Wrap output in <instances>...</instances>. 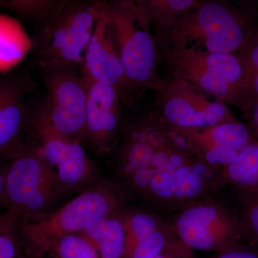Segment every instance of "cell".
I'll return each mask as SVG.
<instances>
[{
	"label": "cell",
	"instance_id": "cell-1",
	"mask_svg": "<svg viewBox=\"0 0 258 258\" xmlns=\"http://www.w3.org/2000/svg\"><path fill=\"white\" fill-rule=\"evenodd\" d=\"M109 192L101 185L85 191L53 212L24 217L16 222L19 243L37 258L50 252L61 239L83 232L113 208Z\"/></svg>",
	"mask_w": 258,
	"mask_h": 258
},
{
	"label": "cell",
	"instance_id": "cell-2",
	"mask_svg": "<svg viewBox=\"0 0 258 258\" xmlns=\"http://www.w3.org/2000/svg\"><path fill=\"white\" fill-rule=\"evenodd\" d=\"M97 16L96 2L68 1L37 27L32 52L40 69L81 67Z\"/></svg>",
	"mask_w": 258,
	"mask_h": 258
},
{
	"label": "cell",
	"instance_id": "cell-3",
	"mask_svg": "<svg viewBox=\"0 0 258 258\" xmlns=\"http://www.w3.org/2000/svg\"><path fill=\"white\" fill-rule=\"evenodd\" d=\"M5 169L7 213L16 219L44 213L60 193L57 174L40 148H15Z\"/></svg>",
	"mask_w": 258,
	"mask_h": 258
},
{
	"label": "cell",
	"instance_id": "cell-4",
	"mask_svg": "<svg viewBox=\"0 0 258 258\" xmlns=\"http://www.w3.org/2000/svg\"><path fill=\"white\" fill-rule=\"evenodd\" d=\"M46 88L45 105L42 107L47 119L60 133L80 142L86 130L88 87L81 67L41 69Z\"/></svg>",
	"mask_w": 258,
	"mask_h": 258
},
{
	"label": "cell",
	"instance_id": "cell-5",
	"mask_svg": "<svg viewBox=\"0 0 258 258\" xmlns=\"http://www.w3.org/2000/svg\"><path fill=\"white\" fill-rule=\"evenodd\" d=\"M113 38L125 79L145 85L152 79L157 54L152 35L146 28L143 11L133 3L109 5Z\"/></svg>",
	"mask_w": 258,
	"mask_h": 258
},
{
	"label": "cell",
	"instance_id": "cell-6",
	"mask_svg": "<svg viewBox=\"0 0 258 258\" xmlns=\"http://www.w3.org/2000/svg\"><path fill=\"white\" fill-rule=\"evenodd\" d=\"M96 23L81 66L85 79L113 86L125 81L124 71L115 47L109 5L96 1Z\"/></svg>",
	"mask_w": 258,
	"mask_h": 258
},
{
	"label": "cell",
	"instance_id": "cell-7",
	"mask_svg": "<svg viewBox=\"0 0 258 258\" xmlns=\"http://www.w3.org/2000/svg\"><path fill=\"white\" fill-rule=\"evenodd\" d=\"M30 78L21 74H0V153L10 154L30 125L25 101L35 88Z\"/></svg>",
	"mask_w": 258,
	"mask_h": 258
},
{
	"label": "cell",
	"instance_id": "cell-8",
	"mask_svg": "<svg viewBox=\"0 0 258 258\" xmlns=\"http://www.w3.org/2000/svg\"><path fill=\"white\" fill-rule=\"evenodd\" d=\"M198 24L210 53H233L242 48L249 37L244 19L217 3L200 8Z\"/></svg>",
	"mask_w": 258,
	"mask_h": 258
},
{
	"label": "cell",
	"instance_id": "cell-9",
	"mask_svg": "<svg viewBox=\"0 0 258 258\" xmlns=\"http://www.w3.org/2000/svg\"><path fill=\"white\" fill-rule=\"evenodd\" d=\"M84 79L88 87L84 139L96 149H103L118 125V92L113 86Z\"/></svg>",
	"mask_w": 258,
	"mask_h": 258
},
{
	"label": "cell",
	"instance_id": "cell-10",
	"mask_svg": "<svg viewBox=\"0 0 258 258\" xmlns=\"http://www.w3.org/2000/svg\"><path fill=\"white\" fill-rule=\"evenodd\" d=\"M225 105L219 102L209 103L198 108L182 97H174L164 106V114L168 121L186 128L213 126L227 115Z\"/></svg>",
	"mask_w": 258,
	"mask_h": 258
},
{
	"label": "cell",
	"instance_id": "cell-11",
	"mask_svg": "<svg viewBox=\"0 0 258 258\" xmlns=\"http://www.w3.org/2000/svg\"><path fill=\"white\" fill-rule=\"evenodd\" d=\"M217 215L216 210L210 206H197L186 210L176 223L184 243L198 250L211 249L215 244L211 227Z\"/></svg>",
	"mask_w": 258,
	"mask_h": 258
},
{
	"label": "cell",
	"instance_id": "cell-12",
	"mask_svg": "<svg viewBox=\"0 0 258 258\" xmlns=\"http://www.w3.org/2000/svg\"><path fill=\"white\" fill-rule=\"evenodd\" d=\"M32 40L17 19L0 14V74L16 67L32 50Z\"/></svg>",
	"mask_w": 258,
	"mask_h": 258
},
{
	"label": "cell",
	"instance_id": "cell-13",
	"mask_svg": "<svg viewBox=\"0 0 258 258\" xmlns=\"http://www.w3.org/2000/svg\"><path fill=\"white\" fill-rule=\"evenodd\" d=\"M98 249L101 258H121L124 250V226L108 216L90 222L81 232Z\"/></svg>",
	"mask_w": 258,
	"mask_h": 258
},
{
	"label": "cell",
	"instance_id": "cell-14",
	"mask_svg": "<svg viewBox=\"0 0 258 258\" xmlns=\"http://www.w3.org/2000/svg\"><path fill=\"white\" fill-rule=\"evenodd\" d=\"M61 184L76 186L85 184L92 175L93 165L80 142L71 140L57 164Z\"/></svg>",
	"mask_w": 258,
	"mask_h": 258
},
{
	"label": "cell",
	"instance_id": "cell-15",
	"mask_svg": "<svg viewBox=\"0 0 258 258\" xmlns=\"http://www.w3.org/2000/svg\"><path fill=\"white\" fill-rule=\"evenodd\" d=\"M205 74L219 80L234 91L242 93L244 71L240 57L233 53H210L205 60Z\"/></svg>",
	"mask_w": 258,
	"mask_h": 258
},
{
	"label": "cell",
	"instance_id": "cell-16",
	"mask_svg": "<svg viewBox=\"0 0 258 258\" xmlns=\"http://www.w3.org/2000/svg\"><path fill=\"white\" fill-rule=\"evenodd\" d=\"M66 0H5L0 7L13 11L33 22L36 26L42 25L60 9Z\"/></svg>",
	"mask_w": 258,
	"mask_h": 258
},
{
	"label": "cell",
	"instance_id": "cell-17",
	"mask_svg": "<svg viewBox=\"0 0 258 258\" xmlns=\"http://www.w3.org/2000/svg\"><path fill=\"white\" fill-rule=\"evenodd\" d=\"M227 174L236 184L251 189L258 188V143L251 142L227 166Z\"/></svg>",
	"mask_w": 258,
	"mask_h": 258
},
{
	"label": "cell",
	"instance_id": "cell-18",
	"mask_svg": "<svg viewBox=\"0 0 258 258\" xmlns=\"http://www.w3.org/2000/svg\"><path fill=\"white\" fill-rule=\"evenodd\" d=\"M212 138L215 145L230 148L240 154L251 143L248 129L236 121L217 125L212 131Z\"/></svg>",
	"mask_w": 258,
	"mask_h": 258
},
{
	"label": "cell",
	"instance_id": "cell-19",
	"mask_svg": "<svg viewBox=\"0 0 258 258\" xmlns=\"http://www.w3.org/2000/svg\"><path fill=\"white\" fill-rule=\"evenodd\" d=\"M57 258H101L92 242L82 235H71L61 239L50 252Z\"/></svg>",
	"mask_w": 258,
	"mask_h": 258
},
{
	"label": "cell",
	"instance_id": "cell-20",
	"mask_svg": "<svg viewBox=\"0 0 258 258\" xmlns=\"http://www.w3.org/2000/svg\"><path fill=\"white\" fill-rule=\"evenodd\" d=\"M203 187V179L193 167L182 166L174 174L173 195L176 198H196Z\"/></svg>",
	"mask_w": 258,
	"mask_h": 258
},
{
	"label": "cell",
	"instance_id": "cell-21",
	"mask_svg": "<svg viewBox=\"0 0 258 258\" xmlns=\"http://www.w3.org/2000/svg\"><path fill=\"white\" fill-rule=\"evenodd\" d=\"M16 222V219L7 212L0 215V258L20 257Z\"/></svg>",
	"mask_w": 258,
	"mask_h": 258
},
{
	"label": "cell",
	"instance_id": "cell-22",
	"mask_svg": "<svg viewBox=\"0 0 258 258\" xmlns=\"http://www.w3.org/2000/svg\"><path fill=\"white\" fill-rule=\"evenodd\" d=\"M155 220L151 215L139 213L134 215L129 221V238L125 241L123 255L130 254L136 244L152 235L156 230Z\"/></svg>",
	"mask_w": 258,
	"mask_h": 258
},
{
	"label": "cell",
	"instance_id": "cell-23",
	"mask_svg": "<svg viewBox=\"0 0 258 258\" xmlns=\"http://www.w3.org/2000/svg\"><path fill=\"white\" fill-rule=\"evenodd\" d=\"M154 156L152 148L145 142H136L130 144L125 153V170L135 173L141 169L150 167Z\"/></svg>",
	"mask_w": 258,
	"mask_h": 258
},
{
	"label": "cell",
	"instance_id": "cell-24",
	"mask_svg": "<svg viewBox=\"0 0 258 258\" xmlns=\"http://www.w3.org/2000/svg\"><path fill=\"white\" fill-rule=\"evenodd\" d=\"M164 238L160 232L155 231L147 238L138 242L128 254L129 258H154L161 253Z\"/></svg>",
	"mask_w": 258,
	"mask_h": 258
},
{
	"label": "cell",
	"instance_id": "cell-25",
	"mask_svg": "<svg viewBox=\"0 0 258 258\" xmlns=\"http://www.w3.org/2000/svg\"><path fill=\"white\" fill-rule=\"evenodd\" d=\"M242 48L244 52L240 58L243 66L245 80L258 71V35L249 37Z\"/></svg>",
	"mask_w": 258,
	"mask_h": 258
},
{
	"label": "cell",
	"instance_id": "cell-26",
	"mask_svg": "<svg viewBox=\"0 0 258 258\" xmlns=\"http://www.w3.org/2000/svg\"><path fill=\"white\" fill-rule=\"evenodd\" d=\"M174 174L157 173L149 185L153 192L160 198H170L173 195Z\"/></svg>",
	"mask_w": 258,
	"mask_h": 258
},
{
	"label": "cell",
	"instance_id": "cell-27",
	"mask_svg": "<svg viewBox=\"0 0 258 258\" xmlns=\"http://www.w3.org/2000/svg\"><path fill=\"white\" fill-rule=\"evenodd\" d=\"M240 153L234 149L220 145H214V147L207 153L206 159L210 164H220L229 166L233 162Z\"/></svg>",
	"mask_w": 258,
	"mask_h": 258
},
{
	"label": "cell",
	"instance_id": "cell-28",
	"mask_svg": "<svg viewBox=\"0 0 258 258\" xmlns=\"http://www.w3.org/2000/svg\"><path fill=\"white\" fill-rule=\"evenodd\" d=\"M241 98L253 103L258 100V71L244 80Z\"/></svg>",
	"mask_w": 258,
	"mask_h": 258
},
{
	"label": "cell",
	"instance_id": "cell-29",
	"mask_svg": "<svg viewBox=\"0 0 258 258\" xmlns=\"http://www.w3.org/2000/svg\"><path fill=\"white\" fill-rule=\"evenodd\" d=\"M152 166L157 173H167L174 174L177 169L171 165L169 158L163 152H157L154 154L153 158Z\"/></svg>",
	"mask_w": 258,
	"mask_h": 258
},
{
	"label": "cell",
	"instance_id": "cell-30",
	"mask_svg": "<svg viewBox=\"0 0 258 258\" xmlns=\"http://www.w3.org/2000/svg\"><path fill=\"white\" fill-rule=\"evenodd\" d=\"M157 174V172L152 168L141 169L134 173V180L136 185L139 187L144 188L150 185L153 178Z\"/></svg>",
	"mask_w": 258,
	"mask_h": 258
},
{
	"label": "cell",
	"instance_id": "cell-31",
	"mask_svg": "<svg viewBox=\"0 0 258 258\" xmlns=\"http://www.w3.org/2000/svg\"><path fill=\"white\" fill-rule=\"evenodd\" d=\"M248 218L251 227L258 238V202L249 209Z\"/></svg>",
	"mask_w": 258,
	"mask_h": 258
},
{
	"label": "cell",
	"instance_id": "cell-32",
	"mask_svg": "<svg viewBox=\"0 0 258 258\" xmlns=\"http://www.w3.org/2000/svg\"><path fill=\"white\" fill-rule=\"evenodd\" d=\"M217 258H258L257 254L247 250L229 251Z\"/></svg>",
	"mask_w": 258,
	"mask_h": 258
},
{
	"label": "cell",
	"instance_id": "cell-33",
	"mask_svg": "<svg viewBox=\"0 0 258 258\" xmlns=\"http://www.w3.org/2000/svg\"><path fill=\"white\" fill-rule=\"evenodd\" d=\"M6 167L0 166V207L5 206L6 200V179H5Z\"/></svg>",
	"mask_w": 258,
	"mask_h": 258
},
{
	"label": "cell",
	"instance_id": "cell-34",
	"mask_svg": "<svg viewBox=\"0 0 258 258\" xmlns=\"http://www.w3.org/2000/svg\"><path fill=\"white\" fill-rule=\"evenodd\" d=\"M169 5H170L173 10H183L189 8L193 4V1H189V0H173V1H169Z\"/></svg>",
	"mask_w": 258,
	"mask_h": 258
},
{
	"label": "cell",
	"instance_id": "cell-35",
	"mask_svg": "<svg viewBox=\"0 0 258 258\" xmlns=\"http://www.w3.org/2000/svg\"><path fill=\"white\" fill-rule=\"evenodd\" d=\"M169 161H170L171 165L174 166V167L176 168L177 169L182 167L183 163H184L182 158L180 157L179 155H177V154H173V155H171V157H169Z\"/></svg>",
	"mask_w": 258,
	"mask_h": 258
},
{
	"label": "cell",
	"instance_id": "cell-36",
	"mask_svg": "<svg viewBox=\"0 0 258 258\" xmlns=\"http://www.w3.org/2000/svg\"><path fill=\"white\" fill-rule=\"evenodd\" d=\"M252 120L254 126L258 131V100L253 103V108H252Z\"/></svg>",
	"mask_w": 258,
	"mask_h": 258
},
{
	"label": "cell",
	"instance_id": "cell-37",
	"mask_svg": "<svg viewBox=\"0 0 258 258\" xmlns=\"http://www.w3.org/2000/svg\"><path fill=\"white\" fill-rule=\"evenodd\" d=\"M195 171L201 176L203 175H207L208 174V171H207L206 166L203 164H197V165L192 166Z\"/></svg>",
	"mask_w": 258,
	"mask_h": 258
},
{
	"label": "cell",
	"instance_id": "cell-38",
	"mask_svg": "<svg viewBox=\"0 0 258 258\" xmlns=\"http://www.w3.org/2000/svg\"><path fill=\"white\" fill-rule=\"evenodd\" d=\"M175 142L176 145L180 148H184L185 146H186L184 139L180 138V137H178V138L176 139Z\"/></svg>",
	"mask_w": 258,
	"mask_h": 258
},
{
	"label": "cell",
	"instance_id": "cell-39",
	"mask_svg": "<svg viewBox=\"0 0 258 258\" xmlns=\"http://www.w3.org/2000/svg\"><path fill=\"white\" fill-rule=\"evenodd\" d=\"M154 258H167L164 255V254H159V255L156 256Z\"/></svg>",
	"mask_w": 258,
	"mask_h": 258
}]
</instances>
